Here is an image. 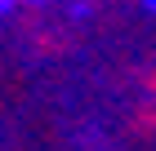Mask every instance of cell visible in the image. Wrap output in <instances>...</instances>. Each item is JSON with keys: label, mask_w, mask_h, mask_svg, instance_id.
<instances>
[{"label": "cell", "mask_w": 156, "mask_h": 151, "mask_svg": "<svg viewBox=\"0 0 156 151\" xmlns=\"http://www.w3.org/2000/svg\"><path fill=\"white\" fill-rule=\"evenodd\" d=\"M9 5H13V0H0V9H9Z\"/></svg>", "instance_id": "cell-1"}]
</instances>
